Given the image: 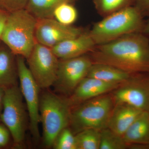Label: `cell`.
<instances>
[{
    "label": "cell",
    "instance_id": "20",
    "mask_svg": "<svg viewBox=\"0 0 149 149\" xmlns=\"http://www.w3.org/2000/svg\"><path fill=\"white\" fill-rule=\"evenodd\" d=\"M98 13L103 17L131 6L133 0H94Z\"/></svg>",
    "mask_w": 149,
    "mask_h": 149
},
{
    "label": "cell",
    "instance_id": "9",
    "mask_svg": "<svg viewBox=\"0 0 149 149\" xmlns=\"http://www.w3.org/2000/svg\"><path fill=\"white\" fill-rule=\"evenodd\" d=\"M93 61L89 56L59 59L56 79L53 86L56 92L69 97L77 85L87 77Z\"/></svg>",
    "mask_w": 149,
    "mask_h": 149
},
{
    "label": "cell",
    "instance_id": "28",
    "mask_svg": "<svg viewBox=\"0 0 149 149\" xmlns=\"http://www.w3.org/2000/svg\"><path fill=\"white\" fill-rule=\"evenodd\" d=\"M149 149V144H134L128 145L127 149Z\"/></svg>",
    "mask_w": 149,
    "mask_h": 149
},
{
    "label": "cell",
    "instance_id": "14",
    "mask_svg": "<svg viewBox=\"0 0 149 149\" xmlns=\"http://www.w3.org/2000/svg\"><path fill=\"white\" fill-rule=\"evenodd\" d=\"M143 112L127 104H115L107 128L122 136Z\"/></svg>",
    "mask_w": 149,
    "mask_h": 149
},
{
    "label": "cell",
    "instance_id": "30",
    "mask_svg": "<svg viewBox=\"0 0 149 149\" xmlns=\"http://www.w3.org/2000/svg\"><path fill=\"white\" fill-rule=\"evenodd\" d=\"M142 33L147 36H149V18L147 21H145V25Z\"/></svg>",
    "mask_w": 149,
    "mask_h": 149
},
{
    "label": "cell",
    "instance_id": "18",
    "mask_svg": "<svg viewBox=\"0 0 149 149\" xmlns=\"http://www.w3.org/2000/svg\"><path fill=\"white\" fill-rule=\"evenodd\" d=\"M71 0H28L25 9L37 19L53 18L54 12L60 4Z\"/></svg>",
    "mask_w": 149,
    "mask_h": 149
},
{
    "label": "cell",
    "instance_id": "26",
    "mask_svg": "<svg viewBox=\"0 0 149 149\" xmlns=\"http://www.w3.org/2000/svg\"><path fill=\"white\" fill-rule=\"evenodd\" d=\"M135 7L144 17L149 16V0H136Z\"/></svg>",
    "mask_w": 149,
    "mask_h": 149
},
{
    "label": "cell",
    "instance_id": "12",
    "mask_svg": "<svg viewBox=\"0 0 149 149\" xmlns=\"http://www.w3.org/2000/svg\"><path fill=\"white\" fill-rule=\"evenodd\" d=\"M119 85L86 77L67 98L70 106L72 108L90 99L111 93Z\"/></svg>",
    "mask_w": 149,
    "mask_h": 149
},
{
    "label": "cell",
    "instance_id": "21",
    "mask_svg": "<svg viewBox=\"0 0 149 149\" xmlns=\"http://www.w3.org/2000/svg\"><path fill=\"white\" fill-rule=\"evenodd\" d=\"M127 147L122 136L108 128L101 130L100 149H125Z\"/></svg>",
    "mask_w": 149,
    "mask_h": 149
},
{
    "label": "cell",
    "instance_id": "29",
    "mask_svg": "<svg viewBox=\"0 0 149 149\" xmlns=\"http://www.w3.org/2000/svg\"><path fill=\"white\" fill-rule=\"evenodd\" d=\"M4 93V88L0 87V117L2 112Z\"/></svg>",
    "mask_w": 149,
    "mask_h": 149
},
{
    "label": "cell",
    "instance_id": "8",
    "mask_svg": "<svg viewBox=\"0 0 149 149\" xmlns=\"http://www.w3.org/2000/svg\"><path fill=\"white\" fill-rule=\"evenodd\" d=\"M110 93L115 104H127L149 113V73L131 74Z\"/></svg>",
    "mask_w": 149,
    "mask_h": 149
},
{
    "label": "cell",
    "instance_id": "19",
    "mask_svg": "<svg viewBox=\"0 0 149 149\" xmlns=\"http://www.w3.org/2000/svg\"><path fill=\"white\" fill-rule=\"evenodd\" d=\"M77 149H100V131L87 129L75 134Z\"/></svg>",
    "mask_w": 149,
    "mask_h": 149
},
{
    "label": "cell",
    "instance_id": "13",
    "mask_svg": "<svg viewBox=\"0 0 149 149\" xmlns=\"http://www.w3.org/2000/svg\"><path fill=\"white\" fill-rule=\"evenodd\" d=\"M96 46L89 31L65 40L51 48L59 59H67L89 54Z\"/></svg>",
    "mask_w": 149,
    "mask_h": 149
},
{
    "label": "cell",
    "instance_id": "15",
    "mask_svg": "<svg viewBox=\"0 0 149 149\" xmlns=\"http://www.w3.org/2000/svg\"><path fill=\"white\" fill-rule=\"evenodd\" d=\"M6 46H0V87L6 89L17 85L16 58Z\"/></svg>",
    "mask_w": 149,
    "mask_h": 149
},
{
    "label": "cell",
    "instance_id": "25",
    "mask_svg": "<svg viewBox=\"0 0 149 149\" xmlns=\"http://www.w3.org/2000/svg\"><path fill=\"white\" fill-rule=\"evenodd\" d=\"M10 133L8 129L0 125V148L6 146L10 141Z\"/></svg>",
    "mask_w": 149,
    "mask_h": 149
},
{
    "label": "cell",
    "instance_id": "6",
    "mask_svg": "<svg viewBox=\"0 0 149 149\" xmlns=\"http://www.w3.org/2000/svg\"><path fill=\"white\" fill-rule=\"evenodd\" d=\"M24 99L18 85L5 89L3 108L0 119L8 129L17 145L24 141L27 118Z\"/></svg>",
    "mask_w": 149,
    "mask_h": 149
},
{
    "label": "cell",
    "instance_id": "1",
    "mask_svg": "<svg viewBox=\"0 0 149 149\" xmlns=\"http://www.w3.org/2000/svg\"><path fill=\"white\" fill-rule=\"evenodd\" d=\"M149 36L136 32L102 45L90 52L93 63L109 65L130 74L149 73Z\"/></svg>",
    "mask_w": 149,
    "mask_h": 149
},
{
    "label": "cell",
    "instance_id": "16",
    "mask_svg": "<svg viewBox=\"0 0 149 149\" xmlns=\"http://www.w3.org/2000/svg\"><path fill=\"white\" fill-rule=\"evenodd\" d=\"M127 145L149 144V113L143 112L122 136Z\"/></svg>",
    "mask_w": 149,
    "mask_h": 149
},
{
    "label": "cell",
    "instance_id": "3",
    "mask_svg": "<svg viewBox=\"0 0 149 149\" xmlns=\"http://www.w3.org/2000/svg\"><path fill=\"white\" fill-rule=\"evenodd\" d=\"M37 21L25 8L10 13L1 41L15 55L28 58L37 42Z\"/></svg>",
    "mask_w": 149,
    "mask_h": 149
},
{
    "label": "cell",
    "instance_id": "23",
    "mask_svg": "<svg viewBox=\"0 0 149 149\" xmlns=\"http://www.w3.org/2000/svg\"><path fill=\"white\" fill-rule=\"evenodd\" d=\"M52 147L56 149H77L75 134L69 127L64 128L57 136Z\"/></svg>",
    "mask_w": 149,
    "mask_h": 149
},
{
    "label": "cell",
    "instance_id": "24",
    "mask_svg": "<svg viewBox=\"0 0 149 149\" xmlns=\"http://www.w3.org/2000/svg\"><path fill=\"white\" fill-rule=\"evenodd\" d=\"M28 0H0V8L11 13L25 8Z\"/></svg>",
    "mask_w": 149,
    "mask_h": 149
},
{
    "label": "cell",
    "instance_id": "7",
    "mask_svg": "<svg viewBox=\"0 0 149 149\" xmlns=\"http://www.w3.org/2000/svg\"><path fill=\"white\" fill-rule=\"evenodd\" d=\"M24 59L21 56H17L19 87L26 103L29 118L30 132L33 138L37 141L40 138L39 124L40 123L39 108L41 88L31 74Z\"/></svg>",
    "mask_w": 149,
    "mask_h": 149
},
{
    "label": "cell",
    "instance_id": "27",
    "mask_svg": "<svg viewBox=\"0 0 149 149\" xmlns=\"http://www.w3.org/2000/svg\"><path fill=\"white\" fill-rule=\"evenodd\" d=\"M9 13L0 8V40Z\"/></svg>",
    "mask_w": 149,
    "mask_h": 149
},
{
    "label": "cell",
    "instance_id": "4",
    "mask_svg": "<svg viewBox=\"0 0 149 149\" xmlns=\"http://www.w3.org/2000/svg\"><path fill=\"white\" fill-rule=\"evenodd\" d=\"M71 109L66 97L49 91L40 95V122L42 127L45 146L52 147L59 133L69 127Z\"/></svg>",
    "mask_w": 149,
    "mask_h": 149
},
{
    "label": "cell",
    "instance_id": "11",
    "mask_svg": "<svg viewBox=\"0 0 149 149\" xmlns=\"http://www.w3.org/2000/svg\"><path fill=\"white\" fill-rule=\"evenodd\" d=\"M37 19L36 41L51 49L65 40L77 37L85 31L80 27L61 24L53 18Z\"/></svg>",
    "mask_w": 149,
    "mask_h": 149
},
{
    "label": "cell",
    "instance_id": "2",
    "mask_svg": "<svg viewBox=\"0 0 149 149\" xmlns=\"http://www.w3.org/2000/svg\"><path fill=\"white\" fill-rule=\"evenodd\" d=\"M144 17L137 8L130 6L104 17L89 33L96 45L105 44L124 35L142 32Z\"/></svg>",
    "mask_w": 149,
    "mask_h": 149
},
{
    "label": "cell",
    "instance_id": "5",
    "mask_svg": "<svg viewBox=\"0 0 149 149\" xmlns=\"http://www.w3.org/2000/svg\"><path fill=\"white\" fill-rule=\"evenodd\" d=\"M114 105L110 93L83 102L71 108L69 127L74 134L85 129L107 128Z\"/></svg>",
    "mask_w": 149,
    "mask_h": 149
},
{
    "label": "cell",
    "instance_id": "17",
    "mask_svg": "<svg viewBox=\"0 0 149 149\" xmlns=\"http://www.w3.org/2000/svg\"><path fill=\"white\" fill-rule=\"evenodd\" d=\"M131 74L109 65L93 63L87 77L107 83L120 84L127 80Z\"/></svg>",
    "mask_w": 149,
    "mask_h": 149
},
{
    "label": "cell",
    "instance_id": "22",
    "mask_svg": "<svg viewBox=\"0 0 149 149\" xmlns=\"http://www.w3.org/2000/svg\"><path fill=\"white\" fill-rule=\"evenodd\" d=\"M78 13L76 9L70 2L62 3L58 6L54 12V17L61 24L71 25L77 18Z\"/></svg>",
    "mask_w": 149,
    "mask_h": 149
},
{
    "label": "cell",
    "instance_id": "10",
    "mask_svg": "<svg viewBox=\"0 0 149 149\" xmlns=\"http://www.w3.org/2000/svg\"><path fill=\"white\" fill-rule=\"evenodd\" d=\"M27 60L28 68L41 89L53 86L59 59L51 48L37 42Z\"/></svg>",
    "mask_w": 149,
    "mask_h": 149
}]
</instances>
